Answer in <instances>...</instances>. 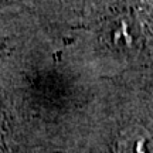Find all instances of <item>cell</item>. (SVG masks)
Masks as SVG:
<instances>
[{
  "label": "cell",
  "mask_w": 153,
  "mask_h": 153,
  "mask_svg": "<svg viewBox=\"0 0 153 153\" xmlns=\"http://www.w3.org/2000/svg\"><path fill=\"white\" fill-rule=\"evenodd\" d=\"M118 153H153V136L142 128L126 129L116 145Z\"/></svg>",
  "instance_id": "cell-1"
}]
</instances>
